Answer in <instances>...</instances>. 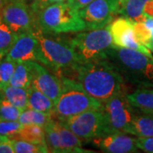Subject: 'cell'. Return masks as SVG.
<instances>
[{
	"label": "cell",
	"mask_w": 153,
	"mask_h": 153,
	"mask_svg": "<svg viewBox=\"0 0 153 153\" xmlns=\"http://www.w3.org/2000/svg\"><path fill=\"white\" fill-rule=\"evenodd\" d=\"M90 96L104 104L120 93H127L124 78L108 59L79 64L71 71Z\"/></svg>",
	"instance_id": "6da1fadb"
},
{
	"label": "cell",
	"mask_w": 153,
	"mask_h": 153,
	"mask_svg": "<svg viewBox=\"0 0 153 153\" xmlns=\"http://www.w3.org/2000/svg\"><path fill=\"white\" fill-rule=\"evenodd\" d=\"M126 82L138 88H153V59L141 52L112 46L106 52Z\"/></svg>",
	"instance_id": "7a4b0ae2"
},
{
	"label": "cell",
	"mask_w": 153,
	"mask_h": 153,
	"mask_svg": "<svg viewBox=\"0 0 153 153\" xmlns=\"http://www.w3.org/2000/svg\"><path fill=\"white\" fill-rule=\"evenodd\" d=\"M33 35L38 39L44 58L43 65L57 75L72 71L80 64L76 52L70 44L69 38H63L60 34L42 32L38 29Z\"/></svg>",
	"instance_id": "3957f363"
},
{
	"label": "cell",
	"mask_w": 153,
	"mask_h": 153,
	"mask_svg": "<svg viewBox=\"0 0 153 153\" xmlns=\"http://www.w3.org/2000/svg\"><path fill=\"white\" fill-rule=\"evenodd\" d=\"M59 76L62 88L54 105V119L62 122L86 111L102 109L103 104L90 96L75 79L64 75Z\"/></svg>",
	"instance_id": "277c9868"
},
{
	"label": "cell",
	"mask_w": 153,
	"mask_h": 153,
	"mask_svg": "<svg viewBox=\"0 0 153 153\" xmlns=\"http://www.w3.org/2000/svg\"><path fill=\"white\" fill-rule=\"evenodd\" d=\"M39 29L53 34L76 33L86 30L78 10L66 1L44 7L36 13Z\"/></svg>",
	"instance_id": "5b68a950"
},
{
	"label": "cell",
	"mask_w": 153,
	"mask_h": 153,
	"mask_svg": "<svg viewBox=\"0 0 153 153\" xmlns=\"http://www.w3.org/2000/svg\"><path fill=\"white\" fill-rule=\"evenodd\" d=\"M69 41L80 64L107 59L106 52L113 46L109 25L103 28L76 33Z\"/></svg>",
	"instance_id": "8992f818"
},
{
	"label": "cell",
	"mask_w": 153,
	"mask_h": 153,
	"mask_svg": "<svg viewBox=\"0 0 153 153\" xmlns=\"http://www.w3.org/2000/svg\"><path fill=\"white\" fill-rule=\"evenodd\" d=\"M127 94H118L103 104L102 111L109 134L119 132L133 135V120L135 109L129 103Z\"/></svg>",
	"instance_id": "52a82bcc"
},
{
	"label": "cell",
	"mask_w": 153,
	"mask_h": 153,
	"mask_svg": "<svg viewBox=\"0 0 153 153\" xmlns=\"http://www.w3.org/2000/svg\"><path fill=\"white\" fill-rule=\"evenodd\" d=\"M60 123L84 141L109 134L102 109L86 111Z\"/></svg>",
	"instance_id": "ba28073f"
},
{
	"label": "cell",
	"mask_w": 153,
	"mask_h": 153,
	"mask_svg": "<svg viewBox=\"0 0 153 153\" xmlns=\"http://www.w3.org/2000/svg\"><path fill=\"white\" fill-rule=\"evenodd\" d=\"M1 17L18 36L23 33L33 34L39 29L36 14L31 6L17 0H8Z\"/></svg>",
	"instance_id": "9c48e42d"
},
{
	"label": "cell",
	"mask_w": 153,
	"mask_h": 153,
	"mask_svg": "<svg viewBox=\"0 0 153 153\" xmlns=\"http://www.w3.org/2000/svg\"><path fill=\"white\" fill-rule=\"evenodd\" d=\"M86 24V30H94L107 27L118 16V0H94L78 11Z\"/></svg>",
	"instance_id": "30bf717a"
},
{
	"label": "cell",
	"mask_w": 153,
	"mask_h": 153,
	"mask_svg": "<svg viewBox=\"0 0 153 153\" xmlns=\"http://www.w3.org/2000/svg\"><path fill=\"white\" fill-rule=\"evenodd\" d=\"M109 28L114 46L137 50L153 59L152 52L137 39L134 22L124 16L117 17L111 22Z\"/></svg>",
	"instance_id": "8fae6325"
},
{
	"label": "cell",
	"mask_w": 153,
	"mask_h": 153,
	"mask_svg": "<svg viewBox=\"0 0 153 153\" xmlns=\"http://www.w3.org/2000/svg\"><path fill=\"white\" fill-rule=\"evenodd\" d=\"M31 65L33 71L32 85L55 102L62 88L60 76L39 62L31 61Z\"/></svg>",
	"instance_id": "7c38bea8"
},
{
	"label": "cell",
	"mask_w": 153,
	"mask_h": 153,
	"mask_svg": "<svg viewBox=\"0 0 153 153\" xmlns=\"http://www.w3.org/2000/svg\"><path fill=\"white\" fill-rule=\"evenodd\" d=\"M7 55L16 62L36 61L42 65L44 63L40 45L33 33L19 35Z\"/></svg>",
	"instance_id": "4fadbf2b"
},
{
	"label": "cell",
	"mask_w": 153,
	"mask_h": 153,
	"mask_svg": "<svg viewBox=\"0 0 153 153\" xmlns=\"http://www.w3.org/2000/svg\"><path fill=\"white\" fill-rule=\"evenodd\" d=\"M103 152L134 153L138 152L136 138L124 133H110L91 140Z\"/></svg>",
	"instance_id": "5bb4252c"
},
{
	"label": "cell",
	"mask_w": 153,
	"mask_h": 153,
	"mask_svg": "<svg viewBox=\"0 0 153 153\" xmlns=\"http://www.w3.org/2000/svg\"><path fill=\"white\" fill-rule=\"evenodd\" d=\"M54 124L59 135L60 153H87L91 152L82 147V140L74 133L63 126L59 121L54 119Z\"/></svg>",
	"instance_id": "9a60e30c"
},
{
	"label": "cell",
	"mask_w": 153,
	"mask_h": 153,
	"mask_svg": "<svg viewBox=\"0 0 153 153\" xmlns=\"http://www.w3.org/2000/svg\"><path fill=\"white\" fill-rule=\"evenodd\" d=\"M131 105L143 114L153 116V88H139L132 93L127 94Z\"/></svg>",
	"instance_id": "2e32d148"
},
{
	"label": "cell",
	"mask_w": 153,
	"mask_h": 153,
	"mask_svg": "<svg viewBox=\"0 0 153 153\" xmlns=\"http://www.w3.org/2000/svg\"><path fill=\"white\" fill-rule=\"evenodd\" d=\"M118 15L129 19L132 22H142L146 19L145 6L150 0H118Z\"/></svg>",
	"instance_id": "e0dca14e"
},
{
	"label": "cell",
	"mask_w": 153,
	"mask_h": 153,
	"mask_svg": "<svg viewBox=\"0 0 153 153\" xmlns=\"http://www.w3.org/2000/svg\"><path fill=\"white\" fill-rule=\"evenodd\" d=\"M28 90H29V95H28L27 108L35 110L38 111L50 113L52 115L55 102L33 85H31Z\"/></svg>",
	"instance_id": "ac0fdd59"
},
{
	"label": "cell",
	"mask_w": 153,
	"mask_h": 153,
	"mask_svg": "<svg viewBox=\"0 0 153 153\" xmlns=\"http://www.w3.org/2000/svg\"><path fill=\"white\" fill-rule=\"evenodd\" d=\"M28 88L15 87L9 84L0 89V96L23 111L27 108Z\"/></svg>",
	"instance_id": "d6986e66"
},
{
	"label": "cell",
	"mask_w": 153,
	"mask_h": 153,
	"mask_svg": "<svg viewBox=\"0 0 153 153\" xmlns=\"http://www.w3.org/2000/svg\"><path fill=\"white\" fill-rule=\"evenodd\" d=\"M33 71L31 61L16 62V66L12 75L10 84L12 86L28 88L32 85Z\"/></svg>",
	"instance_id": "ffe728a7"
},
{
	"label": "cell",
	"mask_w": 153,
	"mask_h": 153,
	"mask_svg": "<svg viewBox=\"0 0 153 153\" xmlns=\"http://www.w3.org/2000/svg\"><path fill=\"white\" fill-rule=\"evenodd\" d=\"M16 140H24L29 142L46 146L45 132L44 127L37 124H27L22 126L21 131L18 133Z\"/></svg>",
	"instance_id": "44dd1931"
},
{
	"label": "cell",
	"mask_w": 153,
	"mask_h": 153,
	"mask_svg": "<svg viewBox=\"0 0 153 153\" xmlns=\"http://www.w3.org/2000/svg\"><path fill=\"white\" fill-rule=\"evenodd\" d=\"M133 135L153 137V116L134 115L133 120Z\"/></svg>",
	"instance_id": "7402d4cb"
},
{
	"label": "cell",
	"mask_w": 153,
	"mask_h": 153,
	"mask_svg": "<svg viewBox=\"0 0 153 153\" xmlns=\"http://www.w3.org/2000/svg\"><path fill=\"white\" fill-rule=\"evenodd\" d=\"M52 119H53V117L50 113L38 111L35 110L27 108L22 111L18 121L22 125L37 124V125L44 127Z\"/></svg>",
	"instance_id": "603a6c76"
},
{
	"label": "cell",
	"mask_w": 153,
	"mask_h": 153,
	"mask_svg": "<svg viewBox=\"0 0 153 153\" xmlns=\"http://www.w3.org/2000/svg\"><path fill=\"white\" fill-rule=\"evenodd\" d=\"M18 35L3 21L0 15V58L9 53Z\"/></svg>",
	"instance_id": "cb8c5ba5"
},
{
	"label": "cell",
	"mask_w": 153,
	"mask_h": 153,
	"mask_svg": "<svg viewBox=\"0 0 153 153\" xmlns=\"http://www.w3.org/2000/svg\"><path fill=\"white\" fill-rule=\"evenodd\" d=\"M16 66V62L7 55L0 58V89L10 84Z\"/></svg>",
	"instance_id": "d4e9b609"
},
{
	"label": "cell",
	"mask_w": 153,
	"mask_h": 153,
	"mask_svg": "<svg viewBox=\"0 0 153 153\" xmlns=\"http://www.w3.org/2000/svg\"><path fill=\"white\" fill-rule=\"evenodd\" d=\"M16 153H46L49 152L46 146L29 142L24 140L12 139Z\"/></svg>",
	"instance_id": "484cf974"
},
{
	"label": "cell",
	"mask_w": 153,
	"mask_h": 153,
	"mask_svg": "<svg viewBox=\"0 0 153 153\" xmlns=\"http://www.w3.org/2000/svg\"><path fill=\"white\" fill-rule=\"evenodd\" d=\"M22 110L0 96V119L18 121Z\"/></svg>",
	"instance_id": "4316f807"
},
{
	"label": "cell",
	"mask_w": 153,
	"mask_h": 153,
	"mask_svg": "<svg viewBox=\"0 0 153 153\" xmlns=\"http://www.w3.org/2000/svg\"><path fill=\"white\" fill-rule=\"evenodd\" d=\"M22 126L19 121L0 119V134L10 139H15L21 131Z\"/></svg>",
	"instance_id": "83f0119b"
},
{
	"label": "cell",
	"mask_w": 153,
	"mask_h": 153,
	"mask_svg": "<svg viewBox=\"0 0 153 153\" xmlns=\"http://www.w3.org/2000/svg\"><path fill=\"white\" fill-rule=\"evenodd\" d=\"M134 28L135 36L139 42L144 44L147 48L148 44L153 36L152 31L144 24V22H134Z\"/></svg>",
	"instance_id": "f1b7e54d"
},
{
	"label": "cell",
	"mask_w": 153,
	"mask_h": 153,
	"mask_svg": "<svg viewBox=\"0 0 153 153\" xmlns=\"http://www.w3.org/2000/svg\"><path fill=\"white\" fill-rule=\"evenodd\" d=\"M136 146L144 152L153 153V137H137Z\"/></svg>",
	"instance_id": "f546056e"
},
{
	"label": "cell",
	"mask_w": 153,
	"mask_h": 153,
	"mask_svg": "<svg viewBox=\"0 0 153 153\" xmlns=\"http://www.w3.org/2000/svg\"><path fill=\"white\" fill-rule=\"evenodd\" d=\"M0 153H15L12 139H7L0 142Z\"/></svg>",
	"instance_id": "4dcf8cb0"
},
{
	"label": "cell",
	"mask_w": 153,
	"mask_h": 153,
	"mask_svg": "<svg viewBox=\"0 0 153 153\" xmlns=\"http://www.w3.org/2000/svg\"><path fill=\"white\" fill-rule=\"evenodd\" d=\"M93 1L94 0H67V2L78 11L88 5L89 4H91Z\"/></svg>",
	"instance_id": "1f68e13d"
},
{
	"label": "cell",
	"mask_w": 153,
	"mask_h": 153,
	"mask_svg": "<svg viewBox=\"0 0 153 153\" xmlns=\"http://www.w3.org/2000/svg\"><path fill=\"white\" fill-rule=\"evenodd\" d=\"M45 2H46V0H38L34 4H33V5L31 6V8H32L33 10L35 12V14L44 7Z\"/></svg>",
	"instance_id": "d6a6232c"
},
{
	"label": "cell",
	"mask_w": 153,
	"mask_h": 153,
	"mask_svg": "<svg viewBox=\"0 0 153 153\" xmlns=\"http://www.w3.org/2000/svg\"><path fill=\"white\" fill-rule=\"evenodd\" d=\"M144 24L151 31H152V33L153 34V17H151V16H146V19L144 20Z\"/></svg>",
	"instance_id": "836d02e7"
},
{
	"label": "cell",
	"mask_w": 153,
	"mask_h": 153,
	"mask_svg": "<svg viewBox=\"0 0 153 153\" xmlns=\"http://www.w3.org/2000/svg\"><path fill=\"white\" fill-rule=\"evenodd\" d=\"M67 0H46V2H45V4H44V6L49 5V4H55V3H61V2H66ZM43 7V8H44ZM42 8V9H43Z\"/></svg>",
	"instance_id": "e575fe53"
},
{
	"label": "cell",
	"mask_w": 153,
	"mask_h": 153,
	"mask_svg": "<svg viewBox=\"0 0 153 153\" xmlns=\"http://www.w3.org/2000/svg\"><path fill=\"white\" fill-rule=\"evenodd\" d=\"M17 1H20V2H22V3L27 4V5L32 6L33 4H34L38 0H17Z\"/></svg>",
	"instance_id": "d590c367"
},
{
	"label": "cell",
	"mask_w": 153,
	"mask_h": 153,
	"mask_svg": "<svg viewBox=\"0 0 153 153\" xmlns=\"http://www.w3.org/2000/svg\"><path fill=\"white\" fill-rule=\"evenodd\" d=\"M7 2H8V0H0V15L2 13L3 9L4 8V6L7 4Z\"/></svg>",
	"instance_id": "8d00e7d4"
},
{
	"label": "cell",
	"mask_w": 153,
	"mask_h": 153,
	"mask_svg": "<svg viewBox=\"0 0 153 153\" xmlns=\"http://www.w3.org/2000/svg\"><path fill=\"white\" fill-rule=\"evenodd\" d=\"M147 48L153 53V36H152V39H151V41H150L149 44H148Z\"/></svg>",
	"instance_id": "74e56055"
},
{
	"label": "cell",
	"mask_w": 153,
	"mask_h": 153,
	"mask_svg": "<svg viewBox=\"0 0 153 153\" xmlns=\"http://www.w3.org/2000/svg\"><path fill=\"white\" fill-rule=\"evenodd\" d=\"M7 139H10V138H8V137L6 136H3V135H1L0 134V142H2V141H4V140H5Z\"/></svg>",
	"instance_id": "f35d334b"
}]
</instances>
